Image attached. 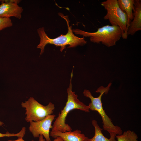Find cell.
<instances>
[{"label":"cell","instance_id":"cell-18","mask_svg":"<svg viewBox=\"0 0 141 141\" xmlns=\"http://www.w3.org/2000/svg\"><path fill=\"white\" fill-rule=\"evenodd\" d=\"M8 141H25L23 139V138L21 137V138H18L17 139L15 140H9ZM31 141H35L34 140H32Z\"/></svg>","mask_w":141,"mask_h":141},{"label":"cell","instance_id":"cell-1","mask_svg":"<svg viewBox=\"0 0 141 141\" xmlns=\"http://www.w3.org/2000/svg\"><path fill=\"white\" fill-rule=\"evenodd\" d=\"M58 14L66 21L68 29L67 33L65 35L61 34L57 38L51 39L48 37L43 27L38 28L37 31L40 40L37 48L41 50L40 55L44 52L45 46L48 44H54L56 46H60V50L62 52L65 48L66 45H69L68 48H74L78 45H83L87 43L84 37L80 38L73 33L72 26L69 25V21L68 16H64L60 13H58Z\"/></svg>","mask_w":141,"mask_h":141},{"label":"cell","instance_id":"cell-15","mask_svg":"<svg viewBox=\"0 0 141 141\" xmlns=\"http://www.w3.org/2000/svg\"><path fill=\"white\" fill-rule=\"evenodd\" d=\"M26 133V128L24 127L18 133L15 134L10 133L7 132L5 133H0V138L3 137H10L16 136L18 138L23 137Z\"/></svg>","mask_w":141,"mask_h":141},{"label":"cell","instance_id":"cell-11","mask_svg":"<svg viewBox=\"0 0 141 141\" xmlns=\"http://www.w3.org/2000/svg\"><path fill=\"white\" fill-rule=\"evenodd\" d=\"M118 2L121 9L126 14L127 18V31L130 24L134 17V0H118Z\"/></svg>","mask_w":141,"mask_h":141},{"label":"cell","instance_id":"cell-16","mask_svg":"<svg viewBox=\"0 0 141 141\" xmlns=\"http://www.w3.org/2000/svg\"><path fill=\"white\" fill-rule=\"evenodd\" d=\"M38 141H46L44 138L43 136L42 135H40L39 137ZM53 141H64L60 137H58L55 138Z\"/></svg>","mask_w":141,"mask_h":141},{"label":"cell","instance_id":"cell-12","mask_svg":"<svg viewBox=\"0 0 141 141\" xmlns=\"http://www.w3.org/2000/svg\"><path fill=\"white\" fill-rule=\"evenodd\" d=\"M91 123L94 128L95 134L92 138H89L87 141H116V137H110L108 139L103 135L102 131V129L99 127L96 120H93Z\"/></svg>","mask_w":141,"mask_h":141},{"label":"cell","instance_id":"cell-2","mask_svg":"<svg viewBox=\"0 0 141 141\" xmlns=\"http://www.w3.org/2000/svg\"><path fill=\"white\" fill-rule=\"evenodd\" d=\"M73 76V72L71 73L70 82L69 87L67 89L68 94L67 101L66 105L52 125L51 131L52 132L59 131L64 132L72 131L70 126L66 123V118L70 111L74 109H78L86 112L89 113L90 110L87 105L78 98V95L74 91H72V79Z\"/></svg>","mask_w":141,"mask_h":141},{"label":"cell","instance_id":"cell-7","mask_svg":"<svg viewBox=\"0 0 141 141\" xmlns=\"http://www.w3.org/2000/svg\"><path fill=\"white\" fill-rule=\"evenodd\" d=\"M55 117L54 114H51L40 121L30 122L29 130L33 137L38 138L42 135L46 141H51L50 130L52 127V124Z\"/></svg>","mask_w":141,"mask_h":141},{"label":"cell","instance_id":"cell-4","mask_svg":"<svg viewBox=\"0 0 141 141\" xmlns=\"http://www.w3.org/2000/svg\"><path fill=\"white\" fill-rule=\"evenodd\" d=\"M73 32L83 37H89L90 41L95 43L102 44L108 47L115 45L122 37V32L120 28L115 26L107 25L98 28L95 32H89L79 29L72 30Z\"/></svg>","mask_w":141,"mask_h":141},{"label":"cell","instance_id":"cell-14","mask_svg":"<svg viewBox=\"0 0 141 141\" xmlns=\"http://www.w3.org/2000/svg\"><path fill=\"white\" fill-rule=\"evenodd\" d=\"M12 25L13 23L10 18L0 17V31Z\"/></svg>","mask_w":141,"mask_h":141},{"label":"cell","instance_id":"cell-8","mask_svg":"<svg viewBox=\"0 0 141 141\" xmlns=\"http://www.w3.org/2000/svg\"><path fill=\"white\" fill-rule=\"evenodd\" d=\"M0 5V17L10 18L14 17L19 19L21 17L23 9L17 4H11L2 1Z\"/></svg>","mask_w":141,"mask_h":141},{"label":"cell","instance_id":"cell-19","mask_svg":"<svg viewBox=\"0 0 141 141\" xmlns=\"http://www.w3.org/2000/svg\"><path fill=\"white\" fill-rule=\"evenodd\" d=\"M4 123L2 121H0V126H2L3 125Z\"/></svg>","mask_w":141,"mask_h":141},{"label":"cell","instance_id":"cell-6","mask_svg":"<svg viewBox=\"0 0 141 141\" xmlns=\"http://www.w3.org/2000/svg\"><path fill=\"white\" fill-rule=\"evenodd\" d=\"M21 105L26 110L25 120L29 122L44 119L48 115L52 114L55 108L54 104L51 102L44 106L32 97H30L25 102H22Z\"/></svg>","mask_w":141,"mask_h":141},{"label":"cell","instance_id":"cell-3","mask_svg":"<svg viewBox=\"0 0 141 141\" xmlns=\"http://www.w3.org/2000/svg\"><path fill=\"white\" fill-rule=\"evenodd\" d=\"M111 84L110 83L106 87L101 86L99 87L96 91L100 93L99 95L97 97H93L90 91L87 89H85L83 93L85 96L91 100V102L88 105L89 110L97 111L101 116L104 129L110 134V137H116L117 135L122 134V131L120 127L113 124L111 119L104 110L101 101L102 96L104 93H107Z\"/></svg>","mask_w":141,"mask_h":141},{"label":"cell","instance_id":"cell-13","mask_svg":"<svg viewBox=\"0 0 141 141\" xmlns=\"http://www.w3.org/2000/svg\"><path fill=\"white\" fill-rule=\"evenodd\" d=\"M117 141H138L137 135L133 131L128 130L116 137Z\"/></svg>","mask_w":141,"mask_h":141},{"label":"cell","instance_id":"cell-5","mask_svg":"<svg viewBox=\"0 0 141 141\" xmlns=\"http://www.w3.org/2000/svg\"><path fill=\"white\" fill-rule=\"evenodd\" d=\"M101 4L107 11L104 19L108 20L111 25L119 27L122 32V37L124 39H126L128 36L127 16L126 13L120 8L117 0H107L102 2Z\"/></svg>","mask_w":141,"mask_h":141},{"label":"cell","instance_id":"cell-10","mask_svg":"<svg viewBox=\"0 0 141 141\" xmlns=\"http://www.w3.org/2000/svg\"><path fill=\"white\" fill-rule=\"evenodd\" d=\"M134 17L128 29L127 35H133L141 30V1L134 0Z\"/></svg>","mask_w":141,"mask_h":141},{"label":"cell","instance_id":"cell-17","mask_svg":"<svg viewBox=\"0 0 141 141\" xmlns=\"http://www.w3.org/2000/svg\"><path fill=\"white\" fill-rule=\"evenodd\" d=\"M21 0H0V1H2L5 3L17 4H19L21 1Z\"/></svg>","mask_w":141,"mask_h":141},{"label":"cell","instance_id":"cell-9","mask_svg":"<svg viewBox=\"0 0 141 141\" xmlns=\"http://www.w3.org/2000/svg\"><path fill=\"white\" fill-rule=\"evenodd\" d=\"M50 136L54 138L61 137L64 141H87L89 138L81 133L80 130H76L73 131L50 132Z\"/></svg>","mask_w":141,"mask_h":141}]
</instances>
